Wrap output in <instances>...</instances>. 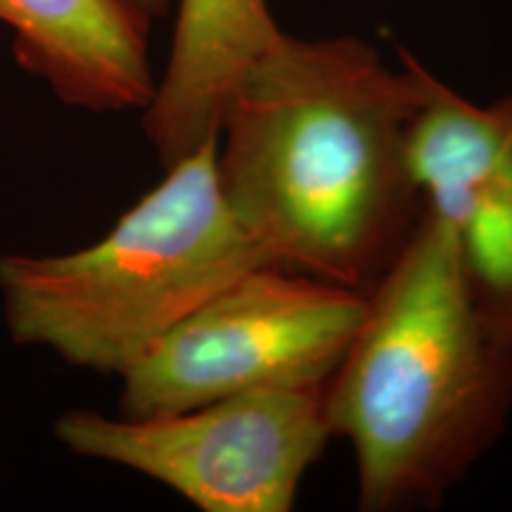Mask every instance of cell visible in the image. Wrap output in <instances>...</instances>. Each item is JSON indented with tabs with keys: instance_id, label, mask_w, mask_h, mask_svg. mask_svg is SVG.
<instances>
[{
	"instance_id": "6da1fadb",
	"label": "cell",
	"mask_w": 512,
	"mask_h": 512,
	"mask_svg": "<svg viewBox=\"0 0 512 512\" xmlns=\"http://www.w3.org/2000/svg\"><path fill=\"white\" fill-rule=\"evenodd\" d=\"M358 36L280 34L219 133L223 200L268 264L368 292L422 219L411 131L427 67Z\"/></svg>"
},
{
	"instance_id": "7a4b0ae2",
	"label": "cell",
	"mask_w": 512,
	"mask_h": 512,
	"mask_svg": "<svg viewBox=\"0 0 512 512\" xmlns=\"http://www.w3.org/2000/svg\"><path fill=\"white\" fill-rule=\"evenodd\" d=\"M325 411L332 437L354 448L363 512L434 508L505 432L512 344L479 316L427 209L368 290Z\"/></svg>"
},
{
	"instance_id": "3957f363",
	"label": "cell",
	"mask_w": 512,
	"mask_h": 512,
	"mask_svg": "<svg viewBox=\"0 0 512 512\" xmlns=\"http://www.w3.org/2000/svg\"><path fill=\"white\" fill-rule=\"evenodd\" d=\"M219 138L166 169L105 238L72 254H0L10 337L121 377L207 299L268 264L223 200Z\"/></svg>"
},
{
	"instance_id": "277c9868",
	"label": "cell",
	"mask_w": 512,
	"mask_h": 512,
	"mask_svg": "<svg viewBox=\"0 0 512 512\" xmlns=\"http://www.w3.org/2000/svg\"><path fill=\"white\" fill-rule=\"evenodd\" d=\"M368 292L264 264L242 273L121 375V418L181 413L226 396L328 382Z\"/></svg>"
},
{
	"instance_id": "5b68a950",
	"label": "cell",
	"mask_w": 512,
	"mask_h": 512,
	"mask_svg": "<svg viewBox=\"0 0 512 512\" xmlns=\"http://www.w3.org/2000/svg\"><path fill=\"white\" fill-rule=\"evenodd\" d=\"M325 387L254 389L155 418L69 411L55 437L76 456L155 479L202 512H290L332 437Z\"/></svg>"
},
{
	"instance_id": "8992f818",
	"label": "cell",
	"mask_w": 512,
	"mask_h": 512,
	"mask_svg": "<svg viewBox=\"0 0 512 512\" xmlns=\"http://www.w3.org/2000/svg\"><path fill=\"white\" fill-rule=\"evenodd\" d=\"M411 166L422 204L451 235L472 304L512 344V91L479 105L427 69Z\"/></svg>"
},
{
	"instance_id": "52a82bcc",
	"label": "cell",
	"mask_w": 512,
	"mask_h": 512,
	"mask_svg": "<svg viewBox=\"0 0 512 512\" xmlns=\"http://www.w3.org/2000/svg\"><path fill=\"white\" fill-rule=\"evenodd\" d=\"M17 67L62 105L143 112L155 93L152 22L126 0H0Z\"/></svg>"
},
{
	"instance_id": "ba28073f",
	"label": "cell",
	"mask_w": 512,
	"mask_h": 512,
	"mask_svg": "<svg viewBox=\"0 0 512 512\" xmlns=\"http://www.w3.org/2000/svg\"><path fill=\"white\" fill-rule=\"evenodd\" d=\"M169 60L143 110V128L169 169L219 138L235 86L256 57L278 41L268 0H174Z\"/></svg>"
},
{
	"instance_id": "9c48e42d",
	"label": "cell",
	"mask_w": 512,
	"mask_h": 512,
	"mask_svg": "<svg viewBox=\"0 0 512 512\" xmlns=\"http://www.w3.org/2000/svg\"><path fill=\"white\" fill-rule=\"evenodd\" d=\"M133 10H138L145 19H150L152 24L157 19H164L174 8V0H126Z\"/></svg>"
}]
</instances>
